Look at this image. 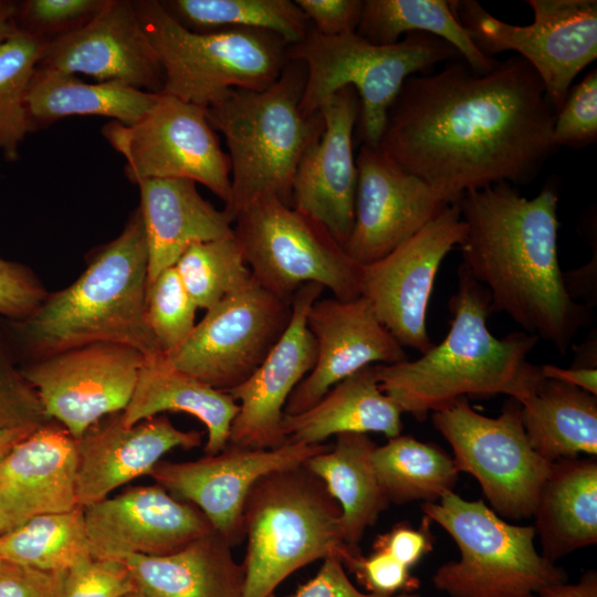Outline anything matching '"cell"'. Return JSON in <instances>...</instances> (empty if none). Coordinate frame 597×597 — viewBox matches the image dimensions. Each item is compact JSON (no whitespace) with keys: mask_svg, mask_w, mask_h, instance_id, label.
Instances as JSON below:
<instances>
[{"mask_svg":"<svg viewBox=\"0 0 597 597\" xmlns=\"http://www.w3.org/2000/svg\"><path fill=\"white\" fill-rule=\"evenodd\" d=\"M134 6L164 70L163 94L207 108L230 90L269 87L287 62V44L274 33L252 29L192 32L158 0H137Z\"/></svg>","mask_w":597,"mask_h":597,"instance_id":"9","label":"cell"},{"mask_svg":"<svg viewBox=\"0 0 597 597\" xmlns=\"http://www.w3.org/2000/svg\"><path fill=\"white\" fill-rule=\"evenodd\" d=\"M0 559L41 570H70L94 559L83 507L38 515L0 534Z\"/></svg>","mask_w":597,"mask_h":597,"instance_id":"37","label":"cell"},{"mask_svg":"<svg viewBox=\"0 0 597 597\" xmlns=\"http://www.w3.org/2000/svg\"><path fill=\"white\" fill-rule=\"evenodd\" d=\"M166 12L192 32L229 29L262 30L279 35L287 45L308 32L307 20L291 0H161Z\"/></svg>","mask_w":597,"mask_h":597,"instance_id":"36","label":"cell"},{"mask_svg":"<svg viewBox=\"0 0 597 597\" xmlns=\"http://www.w3.org/2000/svg\"><path fill=\"white\" fill-rule=\"evenodd\" d=\"M538 597H597V574L588 570L575 584H554L542 589Z\"/></svg>","mask_w":597,"mask_h":597,"instance_id":"52","label":"cell"},{"mask_svg":"<svg viewBox=\"0 0 597 597\" xmlns=\"http://www.w3.org/2000/svg\"><path fill=\"white\" fill-rule=\"evenodd\" d=\"M597 140V70L593 69L576 85L556 113L552 143L559 147L582 148Z\"/></svg>","mask_w":597,"mask_h":597,"instance_id":"43","label":"cell"},{"mask_svg":"<svg viewBox=\"0 0 597 597\" xmlns=\"http://www.w3.org/2000/svg\"><path fill=\"white\" fill-rule=\"evenodd\" d=\"M375 447L365 433H343L336 436L332 448L304 463L337 502L344 542L358 551L366 528L389 505L371 461Z\"/></svg>","mask_w":597,"mask_h":597,"instance_id":"31","label":"cell"},{"mask_svg":"<svg viewBox=\"0 0 597 597\" xmlns=\"http://www.w3.org/2000/svg\"><path fill=\"white\" fill-rule=\"evenodd\" d=\"M234 237L254 280L292 303L297 290L317 283L334 297L360 296L362 265L328 230L274 196H261L234 217Z\"/></svg>","mask_w":597,"mask_h":597,"instance_id":"10","label":"cell"},{"mask_svg":"<svg viewBox=\"0 0 597 597\" xmlns=\"http://www.w3.org/2000/svg\"><path fill=\"white\" fill-rule=\"evenodd\" d=\"M34 388L23 377L20 364L0 325V430L48 422Z\"/></svg>","mask_w":597,"mask_h":597,"instance_id":"42","label":"cell"},{"mask_svg":"<svg viewBox=\"0 0 597 597\" xmlns=\"http://www.w3.org/2000/svg\"><path fill=\"white\" fill-rule=\"evenodd\" d=\"M123 597H143L137 590H134Z\"/></svg>","mask_w":597,"mask_h":597,"instance_id":"55","label":"cell"},{"mask_svg":"<svg viewBox=\"0 0 597 597\" xmlns=\"http://www.w3.org/2000/svg\"><path fill=\"white\" fill-rule=\"evenodd\" d=\"M402 411L379 387L376 365L359 369L333 386L316 404L296 415H284L289 442L321 444L343 433L400 434Z\"/></svg>","mask_w":597,"mask_h":597,"instance_id":"28","label":"cell"},{"mask_svg":"<svg viewBox=\"0 0 597 597\" xmlns=\"http://www.w3.org/2000/svg\"><path fill=\"white\" fill-rule=\"evenodd\" d=\"M106 0L18 1L14 23L18 32L51 43L90 22Z\"/></svg>","mask_w":597,"mask_h":597,"instance_id":"41","label":"cell"},{"mask_svg":"<svg viewBox=\"0 0 597 597\" xmlns=\"http://www.w3.org/2000/svg\"><path fill=\"white\" fill-rule=\"evenodd\" d=\"M533 516L542 555L553 563L596 544V460L569 458L553 462Z\"/></svg>","mask_w":597,"mask_h":597,"instance_id":"30","label":"cell"},{"mask_svg":"<svg viewBox=\"0 0 597 597\" xmlns=\"http://www.w3.org/2000/svg\"><path fill=\"white\" fill-rule=\"evenodd\" d=\"M158 95L114 82L86 83L75 74L38 65L27 93V111L34 132L72 115L105 116L132 125Z\"/></svg>","mask_w":597,"mask_h":597,"instance_id":"32","label":"cell"},{"mask_svg":"<svg viewBox=\"0 0 597 597\" xmlns=\"http://www.w3.org/2000/svg\"><path fill=\"white\" fill-rule=\"evenodd\" d=\"M197 308L175 266L147 284L146 323L161 354L171 353L189 337Z\"/></svg>","mask_w":597,"mask_h":597,"instance_id":"40","label":"cell"},{"mask_svg":"<svg viewBox=\"0 0 597 597\" xmlns=\"http://www.w3.org/2000/svg\"><path fill=\"white\" fill-rule=\"evenodd\" d=\"M286 57L305 66L302 114L316 115L328 97L350 86L359 98V137L373 148H378L388 111L406 80L461 59L451 44L427 33H409L395 44L377 45L356 32L325 35L314 29L287 45Z\"/></svg>","mask_w":597,"mask_h":597,"instance_id":"7","label":"cell"},{"mask_svg":"<svg viewBox=\"0 0 597 597\" xmlns=\"http://www.w3.org/2000/svg\"><path fill=\"white\" fill-rule=\"evenodd\" d=\"M175 268L197 307L206 311L253 280L234 235L191 245Z\"/></svg>","mask_w":597,"mask_h":597,"instance_id":"39","label":"cell"},{"mask_svg":"<svg viewBox=\"0 0 597 597\" xmlns=\"http://www.w3.org/2000/svg\"><path fill=\"white\" fill-rule=\"evenodd\" d=\"M39 427L40 426H29L0 430V463L18 442L23 440Z\"/></svg>","mask_w":597,"mask_h":597,"instance_id":"53","label":"cell"},{"mask_svg":"<svg viewBox=\"0 0 597 597\" xmlns=\"http://www.w3.org/2000/svg\"><path fill=\"white\" fill-rule=\"evenodd\" d=\"M48 42L15 32L0 42V151L8 161L34 128L27 111V93Z\"/></svg>","mask_w":597,"mask_h":597,"instance_id":"38","label":"cell"},{"mask_svg":"<svg viewBox=\"0 0 597 597\" xmlns=\"http://www.w3.org/2000/svg\"><path fill=\"white\" fill-rule=\"evenodd\" d=\"M144 362L134 347L95 343L20 364V369L46 418L78 440L95 422L125 409Z\"/></svg>","mask_w":597,"mask_h":597,"instance_id":"15","label":"cell"},{"mask_svg":"<svg viewBox=\"0 0 597 597\" xmlns=\"http://www.w3.org/2000/svg\"><path fill=\"white\" fill-rule=\"evenodd\" d=\"M432 422L451 446L457 470L478 480L498 515L533 516L553 462L532 448L517 400L510 398L502 413L490 418L462 398L432 412Z\"/></svg>","mask_w":597,"mask_h":597,"instance_id":"12","label":"cell"},{"mask_svg":"<svg viewBox=\"0 0 597 597\" xmlns=\"http://www.w3.org/2000/svg\"><path fill=\"white\" fill-rule=\"evenodd\" d=\"M83 513L94 559L165 556L214 531L196 505L157 483L129 488L84 506Z\"/></svg>","mask_w":597,"mask_h":597,"instance_id":"19","label":"cell"},{"mask_svg":"<svg viewBox=\"0 0 597 597\" xmlns=\"http://www.w3.org/2000/svg\"><path fill=\"white\" fill-rule=\"evenodd\" d=\"M450 328L439 344L415 360L376 364L380 389L402 413L419 421L459 399L506 395L522 402L545 381L528 360L538 338L523 331L495 337L488 327L491 295L461 264L449 300Z\"/></svg>","mask_w":597,"mask_h":597,"instance_id":"3","label":"cell"},{"mask_svg":"<svg viewBox=\"0 0 597 597\" xmlns=\"http://www.w3.org/2000/svg\"><path fill=\"white\" fill-rule=\"evenodd\" d=\"M148 252L139 207L70 286L48 293L29 316L8 320L6 335L20 364L95 343L161 355L145 316ZM164 355V354H163Z\"/></svg>","mask_w":597,"mask_h":597,"instance_id":"4","label":"cell"},{"mask_svg":"<svg viewBox=\"0 0 597 597\" xmlns=\"http://www.w3.org/2000/svg\"><path fill=\"white\" fill-rule=\"evenodd\" d=\"M356 166L355 218L344 249L362 266L392 252L450 206L378 148L362 144Z\"/></svg>","mask_w":597,"mask_h":597,"instance_id":"18","label":"cell"},{"mask_svg":"<svg viewBox=\"0 0 597 597\" xmlns=\"http://www.w3.org/2000/svg\"><path fill=\"white\" fill-rule=\"evenodd\" d=\"M238 410L229 394L175 368L161 354L145 358L121 420L130 427L165 411L186 412L205 425L208 439L203 450L212 455L227 447Z\"/></svg>","mask_w":597,"mask_h":597,"instance_id":"29","label":"cell"},{"mask_svg":"<svg viewBox=\"0 0 597 597\" xmlns=\"http://www.w3.org/2000/svg\"><path fill=\"white\" fill-rule=\"evenodd\" d=\"M292 303L253 280L207 310L189 337L165 355L175 368L228 391L247 380L286 329Z\"/></svg>","mask_w":597,"mask_h":597,"instance_id":"14","label":"cell"},{"mask_svg":"<svg viewBox=\"0 0 597 597\" xmlns=\"http://www.w3.org/2000/svg\"><path fill=\"white\" fill-rule=\"evenodd\" d=\"M457 205L465 224L462 265L523 332L564 355L590 311L565 286L558 261V197L547 187L528 199L500 182L464 192Z\"/></svg>","mask_w":597,"mask_h":597,"instance_id":"2","label":"cell"},{"mask_svg":"<svg viewBox=\"0 0 597 597\" xmlns=\"http://www.w3.org/2000/svg\"><path fill=\"white\" fill-rule=\"evenodd\" d=\"M348 570L355 574L368 593L391 596L413 593L420 585L410 568L381 551L359 556Z\"/></svg>","mask_w":597,"mask_h":597,"instance_id":"46","label":"cell"},{"mask_svg":"<svg viewBox=\"0 0 597 597\" xmlns=\"http://www.w3.org/2000/svg\"><path fill=\"white\" fill-rule=\"evenodd\" d=\"M0 563H1V559H0Z\"/></svg>","mask_w":597,"mask_h":597,"instance_id":"57","label":"cell"},{"mask_svg":"<svg viewBox=\"0 0 597 597\" xmlns=\"http://www.w3.org/2000/svg\"><path fill=\"white\" fill-rule=\"evenodd\" d=\"M270 597H275V594H274V595H272V596H270Z\"/></svg>","mask_w":597,"mask_h":597,"instance_id":"56","label":"cell"},{"mask_svg":"<svg viewBox=\"0 0 597 597\" xmlns=\"http://www.w3.org/2000/svg\"><path fill=\"white\" fill-rule=\"evenodd\" d=\"M69 570H41L1 561L0 597H64Z\"/></svg>","mask_w":597,"mask_h":597,"instance_id":"47","label":"cell"},{"mask_svg":"<svg viewBox=\"0 0 597 597\" xmlns=\"http://www.w3.org/2000/svg\"><path fill=\"white\" fill-rule=\"evenodd\" d=\"M450 3L483 54L514 51L533 67L556 112L575 77L597 57L596 0H528L534 20L527 25L504 22L474 0Z\"/></svg>","mask_w":597,"mask_h":597,"instance_id":"11","label":"cell"},{"mask_svg":"<svg viewBox=\"0 0 597 597\" xmlns=\"http://www.w3.org/2000/svg\"><path fill=\"white\" fill-rule=\"evenodd\" d=\"M102 135L125 158L124 172L134 184L151 178H184L231 202L228 154L210 126L206 108L159 93L146 114L132 125L111 121Z\"/></svg>","mask_w":597,"mask_h":597,"instance_id":"13","label":"cell"},{"mask_svg":"<svg viewBox=\"0 0 597 597\" xmlns=\"http://www.w3.org/2000/svg\"><path fill=\"white\" fill-rule=\"evenodd\" d=\"M18 1L0 0V42L17 32L14 17Z\"/></svg>","mask_w":597,"mask_h":597,"instance_id":"54","label":"cell"},{"mask_svg":"<svg viewBox=\"0 0 597 597\" xmlns=\"http://www.w3.org/2000/svg\"><path fill=\"white\" fill-rule=\"evenodd\" d=\"M545 379L557 380L570 386L578 387L594 396H597V369L593 366H579L562 368L546 364L541 366Z\"/></svg>","mask_w":597,"mask_h":597,"instance_id":"51","label":"cell"},{"mask_svg":"<svg viewBox=\"0 0 597 597\" xmlns=\"http://www.w3.org/2000/svg\"><path fill=\"white\" fill-rule=\"evenodd\" d=\"M556 113L521 56L485 72L457 59L406 80L378 149L452 205L469 190L532 182L557 150Z\"/></svg>","mask_w":597,"mask_h":597,"instance_id":"1","label":"cell"},{"mask_svg":"<svg viewBox=\"0 0 597 597\" xmlns=\"http://www.w3.org/2000/svg\"><path fill=\"white\" fill-rule=\"evenodd\" d=\"M287 597H421L417 593H400L385 596L363 593L349 580L343 562L335 557L323 561L316 575L298 586Z\"/></svg>","mask_w":597,"mask_h":597,"instance_id":"50","label":"cell"},{"mask_svg":"<svg viewBox=\"0 0 597 597\" xmlns=\"http://www.w3.org/2000/svg\"><path fill=\"white\" fill-rule=\"evenodd\" d=\"M464 235L460 209L452 203L392 252L362 266L360 295L404 348L423 354L433 346L429 300L443 259Z\"/></svg>","mask_w":597,"mask_h":597,"instance_id":"16","label":"cell"},{"mask_svg":"<svg viewBox=\"0 0 597 597\" xmlns=\"http://www.w3.org/2000/svg\"><path fill=\"white\" fill-rule=\"evenodd\" d=\"M40 66L161 93L164 70L134 1L106 0L85 25L48 44Z\"/></svg>","mask_w":597,"mask_h":597,"instance_id":"23","label":"cell"},{"mask_svg":"<svg viewBox=\"0 0 597 597\" xmlns=\"http://www.w3.org/2000/svg\"><path fill=\"white\" fill-rule=\"evenodd\" d=\"M136 590L118 559H91L67 572L64 597H123Z\"/></svg>","mask_w":597,"mask_h":597,"instance_id":"44","label":"cell"},{"mask_svg":"<svg viewBox=\"0 0 597 597\" xmlns=\"http://www.w3.org/2000/svg\"><path fill=\"white\" fill-rule=\"evenodd\" d=\"M362 0H295L314 30L325 35L356 32L362 10Z\"/></svg>","mask_w":597,"mask_h":597,"instance_id":"48","label":"cell"},{"mask_svg":"<svg viewBox=\"0 0 597 597\" xmlns=\"http://www.w3.org/2000/svg\"><path fill=\"white\" fill-rule=\"evenodd\" d=\"M136 185L147 242V284L175 266L191 245L234 235L233 217L207 201L195 181L151 178Z\"/></svg>","mask_w":597,"mask_h":597,"instance_id":"26","label":"cell"},{"mask_svg":"<svg viewBox=\"0 0 597 597\" xmlns=\"http://www.w3.org/2000/svg\"><path fill=\"white\" fill-rule=\"evenodd\" d=\"M429 521L425 516L419 528H413L406 522L394 525L388 532L375 538L373 549L385 552L411 568L433 547Z\"/></svg>","mask_w":597,"mask_h":597,"instance_id":"49","label":"cell"},{"mask_svg":"<svg viewBox=\"0 0 597 597\" xmlns=\"http://www.w3.org/2000/svg\"><path fill=\"white\" fill-rule=\"evenodd\" d=\"M48 292L24 264L0 258V316L21 320L32 314Z\"/></svg>","mask_w":597,"mask_h":597,"instance_id":"45","label":"cell"},{"mask_svg":"<svg viewBox=\"0 0 597 597\" xmlns=\"http://www.w3.org/2000/svg\"><path fill=\"white\" fill-rule=\"evenodd\" d=\"M422 512L455 542L460 558L441 565L433 586L450 597H538L567 580L565 570L535 547V527L504 521L482 500L453 492L423 503Z\"/></svg>","mask_w":597,"mask_h":597,"instance_id":"8","label":"cell"},{"mask_svg":"<svg viewBox=\"0 0 597 597\" xmlns=\"http://www.w3.org/2000/svg\"><path fill=\"white\" fill-rule=\"evenodd\" d=\"M201 439V432L180 430L164 415L130 427L123 425L121 412L102 418L77 440L78 506L98 502L116 488L149 475L167 452L196 448Z\"/></svg>","mask_w":597,"mask_h":597,"instance_id":"25","label":"cell"},{"mask_svg":"<svg viewBox=\"0 0 597 597\" xmlns=\"http://www.w3.org/2000/svg\"><path fill=\"white\" fill-rule=\"evenodd\" d=\"M318 112L324 129L297 165L292 207L324 226L344 248L355 218L357 166L353 132L359 115L358 95L353 87H343Z\"/></svg>","mask_w":597,"mask_h":597,"instance_id":"22","label":"cell"},{"mask_svg":"<svg viewBox=\"0 0 597 597\" xmlns=\"http://www.w3.org/2000/svg\"><path fill=\"white\" fill-rule=\"evenodd\" d=\"M371 461L381 490L390 503H432L452 492L458 473L453 459L434 443L397 436L376 446Z\"/></svg>","mask_w":597,"mask_h":597,"instance_id":"35","label":"cell"},{"mask_svg":"<svg viewBox=\"0 0 597 597\" xmlns=\"http://www.w3.org/2000/svg\"><path fill=\"white\" fill-rule=\"evenodd\" d=\"M247 552L242 597H270L289 576L318 559L349 569L362 556L343 538L341 509L304 464L275 471L251 489L243 510Z\"/></svg>","mask_w":597,"mask_h":597,"instance_id":"6","label":"cell"},{"mask_svg":"<svg viewBox=\"0 0 597 597\" xmlns=\"http://www.w3.org/2000/svg\"><path fill=\"white\" fill-rule=\"evenodd\" d=\"M77 460V440L55 420L18 442L0 463V534L76 509Z\"/></svg>","mask_w":597,"mask_h":597,"instance_id":"24","label":"cell"},{"mask_svg":"<svg viewBox=\"0 0 597 597\" xmlns=\"http://www.w3.org/2000/svg\"><path fill=\"white\" fill-rule=\"evenodd\" d=\"M325 289L317 283L301 286L292 300L290 323L256 370L224 391L238 404L228 444L248 449H275L287 442L282 422L286 401L312 370L316 345L306 316Z\"/></svg>","mask_w":597,"mask_h":597,"instance_id":"20","label":"cell"},{"mask_svg":"<svg viewBox=\"0 0 597 597\" xmlns=\"http://www.w3.org/2000/svg\"><path fill=\"white\" fill-rule=\"evenodd\" d=\"M520 404L527 439L547 461L597 454L596 396L545 379L534 395Z\"/></svg>","mask_w":597,"mask_h":597,"instance_id":"33","label":"cell"},{"mask_svg":"<svg viewBox=\"0 0 597 597\" xmlns=\"http://www.w3.org/2000/svg\"><path fill=\"white\" fill-rule=\"evenodd\" d=\"M328 448L289 441L275 449L227 444L219 453L195 461L160 460L149 476L176 499L196 505L233 547L244 540L243 510L253 485L269 473L303 465Z\"/></svg>","mask_w":597,"mask_h":597,"instance_id":"17","label":"cell"},{"mask_svg":"<svg viewBox=\"0 0 597 597\" xmlns=\"http://www.w3.org/2000/svg\"><path fill=\"white\" fill-rule=\"evenodd\" d=\"M216 531L165 556L119 558L143 597H242L244 567Z\"/></svg>","mask_w":597,"mask_h":597,"instance_id":"27","label":"cell"},{"mask_svg":"<svg viewBox=\"0 0 597 597\" xmlns=\"http://www.w3.org/2000/svg\"><path fill=\"white\" fill-rule=\"evenodd\" d=\"M427 33L451 44L473 70L485 72L498 60L483 54L446 0H365L356 33L377 45H389L409 33Z\"/></svg>","mask_w":597,"mask_h":597,"instance_id":"34","label":"cell"},{"mask_svg":"<svg viewBox=\"0 0 597 597\" xmlns=\"http://www.w3.org/2000/svg\"><path fill=\"white\" fill-rule=\"evenodd\" d=\"M306 324L315 341L316 360L290 395L284 415L308 409L333 386L364 367L409 359L362 295L348 301L316 300Z\"/></svg>","mask_w":597,"mask_h":597,"instance_id":"21","label":"cell"},{"mask_svg":"<svg viewBox=\"0 0 597 597\" xmlns=\"http://www.w3.org/2000/svg\"><path fill=\"white\" fill-rule=\"evenodd\" d=\"M305 77L304 64L287 60L269 87L233 88L206 108L210 126L226 139L232 197L224 209L233 219L261 196H274L292 207L297 165L324 129L320 112L305 116L300 109Z\"/></svg>","mask_w":597,"mask_h":597,"instance_id":"5","label":"cell"}]
</instances>
